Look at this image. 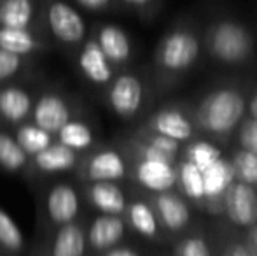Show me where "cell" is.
Returning <instances> with one entry per match:
<instances>
[{
    "mask_svg": "<svg viewBox=\"0 0 257 256\" xmlns=\"http://www.w3.org/2000/svg\"><path fill=\"white\" fill-rule=\"evenodd\" d=\"M245 100L234 90L222 88L210 93L198 109V121L212 133H227L243 118Z\"/></svg>",
    "mask_w": 257,
    "mask_h": 256,
    "instance_id": "1",
    "label": "cell"
},
{
    "mask_svg": "<svg viewBox=\"0 0 257 256\" xmlns=\"http://www.w3.org/2000/svg\"><path fill=\"white\" fill-rule=\"evenodd\" d=\"M210 53L224 63H241L250 56L254 42L252 35L234 20H220L210 28Z\"/></svg>",
    "mask_w": 257,
    "mask_h": 256,
    "instance_id": "2",
    "label": "cell"
},
{
    "mask_svg": "<svg viewBox=\"0 0 257 256\" xmlns=\"http://www.w3.org/2000/svg\"><path fill=\"white\" fill-rule=\"evenodd\" d=\"M46 27L60 44L77 48L86 41V21L74 6L65 0H42Z\"/></svg>",
    "mask_w": 257,
    "mask_h": 256,
    "instance_id": "3",
    "label": "cell"
},
{
    "mask_svg": "<svg viewBox=\"0 0 257 256\" xmlns=\"http://www.w3.org/2000/svg\"><path fill=\"white\" fill-rule=\"evenodd\" d=\"M200 56V41L189 28H173L158 48V63L172 72L186 70Z\"/></svg>",
    "mask_w": 257,
    "mask_h": 256,
    "instance_id": "4",
    "label": "cell"
},
{
    "mask_svg": "<svg viewBox=\"0 0 257 256\" xmlns=\"http://www.w3.org/2000/svg\"><path fill=\"white\" fill-rule=\"evenodd\" d=\"M144 99V86L133 74H121L108 88V102L114 113L121 118H132L139 113Z\"/></svg>",
    "mask_w": 257,
    "mask_h": 256,
    "instance_id": "5",
    "label": "cell"
},
{
    "mask_svg": "<svg viewBox=\"0 0 257 256\" xmlns=\"http://www.w3.org/2000/svg\"><path fill=\"white\" fill-rule=\"evenodd\" d=\"M70 120V106H68V102L63 97L54 92L41 95L37 102L34 104V107H32V123L49 132L51 135H56L58 130Z\"/></svg>",
    "mask_w": 257,
    "mask_h": 256,
    "instance_id": "6",
    "label": "cell"
},
{
    "mask_svg": "<svg viewBox=\"0 0 257 256\" xmlns=\"http://www.w3.org/2000/svg\"><path fill=\"white\" fill-rule=\"evenodd\" d=\"M227 218L240 226H254L257 223V193L250 185L245 183H231L226 190Z\"/></svg>",
    "mask_w": 257,
    "mask_h": 256,
    "instance_id": "7",
    "label": "cell"
},
{
    "mask_svg": "<svg viewBox=\"0 0 257 256\" xmlns=\"http://www.w3.org/2000/svg\"><path fill=\"white\" fill-rule=\"evenodd\" d=\"M77 63L84 77L93 84H107L114 77V65L108 62L93 37L81 44Z\"/></svg>",
    "mask_w": 257,
    "mask_h": 256,
    "instance_id": "8",
    "label": "cell"
},
{
    "mask_svg": "<svg viewBox=\"0 0 257 256\" xmlns=\"http://www.w3.org/2000/svg\"><path fill=\"white\" fill-rule=\"evenodd\" d=\"M41 13L42 0H0V27L35 30Z\"/></svg>",
    "mask_w": 257,
    "mask_h": 256,
    "instance_id": "9",
    "label": "cell"
},
{
    "mask_svg": "<svg viewBox=\"0 0 257 256\" xmlns=\"http://www.w3.org/2000/svg\"><path fill=\"white\" fill-rule=\"evenodd\" d=\"M48 216L54 225H65L77 218L79 214V195L74 186L67 183H58L48 193L46 200Z\"/></svg>",
    "mask_w": 257,
    "mask_h": 256,
    "instance_id": "10",
    "label": "cell"
},
{
    "mask_svg": "<svg viewBox=\"0 0 257 256\" xmlns=\"http://www.w3.org/2000/svg\"><path fill=\"white\" fill-rule=\"evenodd\" d=\"M93 39L112 65H122L132 58V41L117 25H100Z\"/></svg>",
    "mask_w": 257,
    "mask_h": 256,
    "instance_id": "11",
    "label": "cell"
},
{
    "mask_svg": "<svg viewBox=\"0 0 257 256\" xmlns=\"http://www.w3.org/2000/svg\"><path fill=\"white\" fill-rule=\"evenodd\" d=\"M126 174V163L122 156L114 149H102L89 156L84 165V178L91 183L117 181Z\"/></svg>",
    "mask_w": 257,
    "mask_h": 256,
    "instance_id": "12",
    "label": "cell"
},
{
    "mask_svg": "<svg viewBox=\"0 0 257 256\" xmlns=\"http://www.w3.org/2000/svg\"><path fill=\"white\" fill-rule=\"evenodd\" d=\"M175 165L165 163V161H154L142 158L139 165H137V179L144 188L151 190V192H168L173 185L177 183Z\"/></svg>",
    "mask_w": 257,
    "mask_h": 256,
    "instance_id": "13",
    "label": "cell"
},
{
    "mask_svg": "<svg viewBox=\"0 0 257 256\" xmlns=\"http://www.w3.org/2000/svg\"><path fill=\"white\" fill-rule=\"evenodd\" d=\"M124 235V221L114 214H100L88 230V244L96 251L112 249Z\"/></svg>",
    "mask_w": 257,
    "mask_h": 256,
    "instance_id": "14",
    "label": "cell"
},
{
    "mask_svg": "<svg viewBox=\"0 0 257 256\" xmlns=\"http://www.w3.org/2000/svg\"><path fill=\"white\" fill-rule=\"evenodd\" d=\"M34 100L21 86H6L0 90V116L13 125L25 123L32 114Z\"/></svg>",
    "mask_w": 257,
    "mask_h": 256,
    "instance_id": "15",
    "label": "cell"
},
{
    "mask_svg": "<svg viewBox=\"0 0 257 256\" xmlns=\"http://www.w3.org/2000/svg\"><path fill=\"white\" fill-rule=\"evenodd\" d=\"M44 41L37 30L32 28H7L0 27V49L18 56H30L44 49Z\"/></svg>",
    "mask_w": 257,
    "mask_h": 256,
    "instance_id": "16",
    "label": "cell"
},
{
    "mask_svg": "<svg viewBox=\"0 0 257 256\" xmlns=\"http://www.w3.org/2000/svg\"><path fill=\"white\" fill-rule=\"evenodd\" d=\"M79 160V153L70 147L63 146L58 140H53L44 151L34 156V165L44 174H54V172H65L75 167Z\"/></svg>",
    "mask_w": 257,
    "mask_h": 256,
    "instance_id": "17",
    "label": "cell"
},
{
    "mask_svg": "<svg viewBox=\"0 0 257 256\" xmlns=\"http://www.w3.org/2000/svg\"><path fill=\"white\" fill-rule=\"evenodd\" d=\"M89 202L102 214L121 216L126 209V198L122 190L114 181H96L91 183L88 190Z\"/></svg>",
    "mask_w": 257,
    "mask_h": 256,
    "instance_id": "18",
    "label": "cell"
},
{
    "mask_svg": "<svg viewBox=\"0 0 257 256\" xmlns=\"http://www.w3.org/2000/svg\"><path fill=\"white\" fill-rule=\"evenodd\" d=\"M86 233L81 225L70 221L60 226L53 239L51 256H84Z\"/></svg>",
    "mask_w": 257,
    "mask_h": 256,
    "instance_id": "19",
    "label": "cell"
},
{
    "mask_svg": "<svg viewBox=\"0 0 257 256\" xmlns=\"http://www.w3.org/2000/svg\"><path fill=\"white\" fill-rule=\"evenodd\" d=\"M156 209H158V216L165 223L166 228L173 230V232L182 230L189 223V207L177 195H170L165 192L159 193V197L156 198Z\"/></svg>",
    "mask_w": 257,
    "mask_h": 256,
    "instance_id": "20",
    "label": "cell"
},
{
    "mask_svg": "<svg viewBox=\"0 0 257 256\" xmlns=\"http://www.w3.org/2000/svg\"><path fill=\"white\" fill-rule=\"evenodd\" d=\"M234 181V170L233 163L224 160L222 156L217 161H213L206 170H203V188H205V198L220 197L226 193L229 185Z\"/></svg>",
    "mask_w": 257,
    "mask_h": 256,
    "instance_id": "21",
    "label": "cell"
},
{
    "mask_svg": "<svg viewBox=\"0 0 257 256\" xmlns=\"http://www.w3.org/2000/svg\"><path fill=\"white\" fill-rule=\"evenodd\" d=\"M153 127L159 135L170 137L175 140H187L193 133V127L179 111H161L156 114Z\"/></svg>",
    "mask_w": 257,
    "mask_h": 256,
    "instance_id": "22",
    "label": "cell"
},
{
    "mask_svg": "<svg viewBox=\"0 0 257 256\" xmlns=\"http://www.w3.org/2000/svg\"><path fill=\"white\" fill-rule=\"evenodd\" d=\"M14 139H16L18 146L28 154V158H34L35 154L44 151L53 142L54 135L46 132V130L39 128L34 123H21L16 130V137Z\"/></svg>",
    "mask_w": 257,
    "mask_h": 256,
    "instance_id": "23",
    "label": "cell"
},
{
    "mask_svg": "<svg viewBox=\"0 0 257 256\" xmlns=\"http://www.w3.org/2000/svg\"><path fill=\"white\" fill-rule=\"evenodd\" d=\"M56 140L79 153L93 144V130L84 121L70 120L56 132Z\"/></svg>",
    "mask_w": 257,
    "mask_h": 256,
    "instance_id": "24",
    "label": "cell"
},
{
    "mask_svg": "<svg viewBox=\"0 0 257 256\" xmlns=\"http://www.w3.org/2000/svg\"><path fill=\"white\" fill-rule=\"evenodd\" d=\"M28 165V154L18 146L16 139L0 132V167L7 172H20Z\"/></svg>",
    "mask_w": 257,
    "mask_h": 256,
    "instance_id": "25",
    "label": "cell"
},
{
    "mask_svg": "<svg viewBox=\"0 0 257 256\" xmlns=\"http://www.w3.org/2000/svg\"><path fill=\"white\" fill-rule=\"evenodd\" d=\"M130 223L144 237H156L158 233V219L153 209L146 202H133L128 209Z\"/></svg>",
    "mask_w": 257,
    "mask_h": 256,
    "instance_id": "26",
    "label": "cell"
},
{
    "mask_svg": "<svg viewBox=\"0 0 257 256\" xmlns=\"http://www.w3.org/2000/svg\"><path fill=\"white\" fill-rule=\"evenodd\" d=\"M179 179L182 183V188L187 197L194 200L205 198V188H203V172L193 165L191 161H182L179 170Z\"/></svg>",
    "mask_w": 257,
    "mask_h": 256,
    "instance_id": "27",
    "label": "cell"
},
{
    "mask_svg": "<svg viewBox=\"0 0 257 256\" xmlns=\"http://www.w3.org/2000/svg\"><path fill=\"white\" fill-rule=\"evenodd\" d=\"M0 246L11 253H20L25 246V239L20 226L2 209H0Z\"/></svg>",
    "mask_w": 257,
    "mask_h": 256,
    "instance_id": "28",
    "label": "cell"
},
{
    "mask_svg": "<svg viewBox=\"0 0 257 256\" xmlns=\"http://www.w3.org/2000/svg\"><path fill=\"white\" fill-rule=\"evenodd\" d=\"M234 178L245 185H257V154L252 151H240L233 160Z\"/></svg>",
    "mask_w": 257,
    "mask_h": 256,
    "instance_id": "29",
    "label": "cell"
},
{
    "mask_svg": "<svg viewBox=\"0 0 257 256\" xmlns=\"http://www.w3.org/2000/svg\"><path fill=\"white\" fill-rule=\"evenodd\" d=\"M219 158H220V151L215 146H212L210 142H203V140L201 142H194L187 149V161L196 165L201 172L206 170Z\"/></svg>",
    "mask_w": 257,
    "mask_h": 256,
    "instance_id": "30",
    "label": "cell"
},
{
    "mask_svg": "<svg viewBox=\"0 0 257 256\" xmlns=\"http://www.w3.org/2000/svg\"><path fill=\"white\" fill-rule=\"evenodd\" d=\"M25 63H27L25 56H18L9 51L0 49V82L7 81V79H13L14 75L20 74L23 70Z\"/></svg>",
    "mask_w": 257,
    "mask_h": 256,
    "instance_id": "31",
    "label": "cell"
},
{
    "mask_svg": "<svg viewBox=\"0 0 257 256\" xmlns=\"http://www.w3.org/2000/svg\"><path fill=\"white\" fill-rule=\"evenodd\" d=\"M240 144L245 151L257 154V120H247L240 130Z\"/></svg>",
    "mask_w": 257,
    "mask_h": 256,
    "instance_id": "32",
    "label": "cell"
},
{
    "mask_svg": "<svg viewBox=\"0 0 257 256\" xmlns=\"http://www.w3.org/2000/svg\"><path fill=\"white\" fill-rule=\"evenodd\" d=\"M179 256H210V251L203 239L193 237V239H187L182 242L179 249Z\"/></svg>",
    "mask_w": 257,
    "mask_h": 256,
    "instance_id": "33",
    "label": "cell"
},
{
    "mask_svg": "<svg viewBox=\"0 0 257 256\" xmlns=\"http://www.w3.org/2000/svg\"><path fill=\"white\" fill-rule=\"evenodd\" d=\"M142 158H146V160H154V161H165V163L175 165V156H173V154L165 153V151L158 149V147H154L153 144H149V142L142 147Z\"/></svg>",
    "mask_w": 257,
    "mask_h": 256,
    "instance_id": "34",
    "label": "cell"
},
{
    "mask_svg": "<svg viewBox=\"0 0 257 256\" xmlns=\"http://www.w3.org/2000/svg\"><path fill=\"white\" fill-rule=\"evenodd\" d=\"M79 7L91 13H102V11H108L112 7L117 6V0H74Z\"/></svg>",
    "mask_w": 257,
    "mask_h": 256,
    "instance_id": "35",
    "label": "cell"
},
{
    "mask_svg": "<svg viewBox=\"0 0 257 256\" xmlns=\"http://www.w3.org/2000/svg\"><path fill=\"white\" fill-rule=\"evenodd\" d=\"M149 144H153L154 147H158V149L165 151V153L173 154V156H175V154L179 153V140L170 139V137H165V135H159V133L149 140Z\"/></svg>",
    "mask_w": 257,
    "mask_h": 256,
    "instance_id": "36",
    "label": "cell"
},
{
    "mask_svg": "<svg viewBox=\"0 0 257 256\" xmlns=\"http://www.w3.org/2000/svg\"><path fill=\"white\" fill-rule=\"evenodd\" d=\"M117 2L130 7V9L137 11V13H140V14H149L151 11L156 9L159 0H117Z\"/></svg>",
    "mask_w": 257,
    "mask_h": 256,
    "instance_id": "37",
    "label": "cell"
},
{
    "mask_svg": "<svg viewBox=\"0 0 257 256\" xmlns=\"http://www.w3.org/2000/svg\"><path fill=\"white\" fill-rule=\"evenodd\" d=\"M226 256H255V253L252 251V247L243 246V244H236L227 251Z\"/></svg>",
    "mask_w": 257,
    "mask_h": 256,
    "instance_id": "38",
    "label": "cell"
},
{
    "mask_svg": "<svg viewBox=\"0 0 257 256\" xmlns=\"http://www.w3.org/2000/svg\"><path fill=\"white\" fill-rule=\"evenodd\" d=\"M105 256H139L133 249L130 247H112Z\"/></svg>",
    "mask_w": 257,
    "mask_h": 256,
    "instance_id": "39",
    "label": "cell"
},
{
    "mask_svg": "<svg viewBox=\"0 0 257 256\" xmlns=\"http://www.w3.org/2000/svg\"><path fill=\"white\" fill-rule=\"evenodd\" d=\"M250 242H252V251L257 256V225H254V228L250 230Z\"/></svg>",
    "mask_w": 257,
    "mask_h": 256,
    "instance_id": "40",
    "label": "cell"
},
{
    "mask_svg": "<svg viewBox=\"0 0 257 256\" xmlns=\"http://www.w3.org/2000/svg\"><path fill=\"white\" fill-rule=\"evenodd\" d=\"M250 113L254 116V120H257V95L250 100Z\"/></svg>",
    "mask_w": 257,
    "mask_h": 256,
    "instance_id": "41",
    "label": "cell"
}]
</instances>
